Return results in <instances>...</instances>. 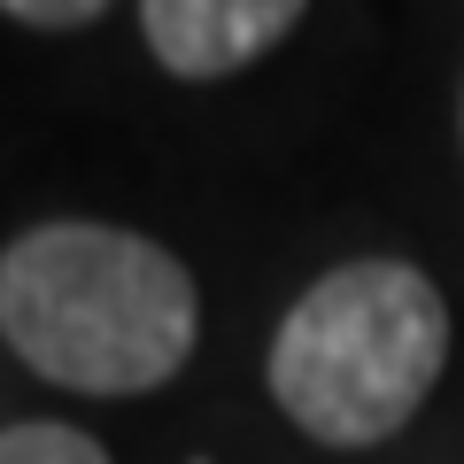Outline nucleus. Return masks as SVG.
Instances as JSON below:
<instances>
[{"label": "nucleus", "mask_w": 464, "mask_h": 464, "mask_svg": "<svg viewBox=\"0 0 464 464\" xmlns=\"http://www.w3.org/2000/svg\"><path fill=\"white\" fill-rule=\"evenodd\" d=\"M0 16L32 24V32H85L109 16V0H0Z\"/></svg>", "instance_id": "nucleus-5"}, {"label": "nucleus", "mask_w": 464, "mask_h": 464, "mask_svg": "<svg viewBox=\"0 0 464 464\" xmlns=\"http://www.w3.org/2000/svg\"><path fill=\"white\" fill-rule=\"evenodd\" d=\"M310 0H140V32L170 78H232L302 24Z\"/></svg>", "instance_id": "nucleus-3"}, {"label": "nucleus", "mask_w": 464, "mask_h": 464, "mask_svg": "<svg viewBox=\"0 0 464 464\" xmlns=\"http://www.w3.org/2000/svg\"><path fill=\"white\" fill-rule=\"evenodd\" d=\"M449 364V302L402 256L333 264L271 333V402L325 449L395 441Z\"/></svg>", "instance_id": "nucleus-2"}, {"label": "nucleus", "mask_w": 464, "mask_h": 464, "mask_svg": "<svg viewBox=\"0 0 464 464\" xmlns=\"http://www.w3.org/2000/svg\"><path fill=\"white\" fill-rule=\"evenodd\" d=\"M201 333L194 271L124 225H32L0 248V341L54 387L148 395Z\"/></svg>", "instance_id": "nucleus-1"}, {"label": "nucleus", "mask_w": 464, "mask_h": 464, "mask_svg": "<svg viewBox=\"0 0 464 464\" xmlns=\"http://www.w3.org/2000/svg\"><path fill=\"white\" fill-rule=\"evenodd\" d=\"M0 464H109V449L78 426L24 418V426H0Z\"/></svg>", "instance_id": "nucleus-4"}]
</instances>
